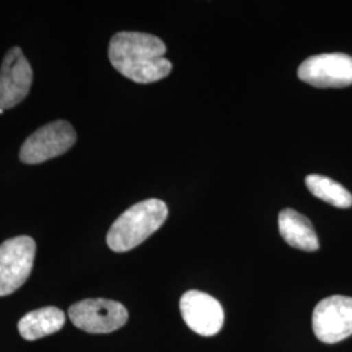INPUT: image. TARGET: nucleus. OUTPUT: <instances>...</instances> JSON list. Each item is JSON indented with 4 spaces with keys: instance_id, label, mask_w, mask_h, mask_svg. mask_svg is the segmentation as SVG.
I'll list each match as a JSON object with an SVG mask.
<instances>
[{
    "instance_id": "obj_1",
    "label": "nucleus",
    "mask_w": 352,
    "mask_h": 352,
    "mask_svg": "<svg viewBox=\"0 0 352 352\" xmlns=\"http://www.w3.org/2000/svg\"><path fill=\"white\" fill-rule=\"evenodd\" d=\"M166 45L161 38L122 32L115 34L109 46V58L113 68L126 78L151 84L164 78L173 69V64L164 58Z\"/></svg>"
},
{
    "instance_id": "obj_2",
    "label": "nucleus",
    "mask_w": 352,
    "mask_h": 352,
    "mask_svg": "<svg viewBox=\"0 0 352 352\" xmlns=\"http://www.w3.org/2000/svg\"><path fill=\"white\" fill-rule=\"evenodd\" d=\"M167 215L168 209L162 200L149 199L135 204L110 227L106 238L107 245L119 253L139 247L161 228Z\"/></svg>"
},
{
    "instance_id": "obj_3",
    "label": "nucleus",
    "mask_w": 352,
    "mask_h": 352,
    "mask_svg": "<svg viewBox=\"0 0 352 352\" xmlns=\"http://www.w3.org/2000/svg\"><path fill=\"white\" fill-rule=\"evenodd\" d=\"M37 245L30 236H16L0 245V296L11 295L30 276Z\"/></svg>"
},
{
    "instance_id": "obj_4",
    "label": "nucleus",
    "mask_w": 352,
    "mask_h": 352,
    "mask_svg": "<svg viewBox=\"0 0 352 352\" xmlns=\"http://www.w3.org/2000/svg\"><path fill=\"white\" fill-rule=\"evenodd\" d=\"M68 316L76 327L91 334H107L124 327L128 311L122 302L85 299L69 307Z\"/></svg>"
},
{
    "instance_id": "obj_5",
    "label": "nucleus",
    "mask_w": 352,
    "mask_h": 352,
    "mask_svg": "<svg viewBox=\"0 0 352 352\" xmlns=\"http://www.w3.org/2000/svg\"><path fill=\"white\" fill-rule=\"evenodd\" d=\"M75 129L65 120H56L37 129L20 149V160L28 164L46 162L69 151L75 145Z\"/></svg>"
},
{
    "instance_id": "obj_6",
    "label": "nucleus",
    "mask_w": 352,
    "mask_h": 352,
    "mask_svg": "<svg viewBox=\"0 0 352 352\" xmlns=\"http://www.w3.org/2000/svg\"><path fill=\"white\" fill-rule=\"evenodd\" d=\"M312 325L315 336L324 343H338L352 336V298L334 295L316 305Z\"/></svg>"
},
{
    "instance_id": "obj_7",
    "label": "nucleus",
    "mask_w": 352,
    "mask_h": 352,
    "mask_svg": "<svg viewBox=\"0 0 352 352\" xmlns=\"http://www.w3.org/2000/svg\"><path fill=\"white\" fill-rule=\"evenodd\" d=\"M299 78L316 88H344L352 84V56L321 54L305 59L298 69Z\"/></svg>"
},
{
    "instance_id": "obj_8",
    "label": "nucleus",
    "mask_w": 352,
    "mask_h": 352,
    "mask_svg": "<svg viewBox=\"0 0 352 352\" xmlns=\"http://www.w3.org/2000/svg\"><path fill=\"white\" fill-rule=\"evenodd\" d=\"M180 312L187 327L202 337L215 336L223 327L225 314L221 302L202 291H187L180 299Z\"/></svg>"
},
{
    "instance_id": "obj_9",
    "label": "nucleus",
    "mask_w": 352,
    "mask_h": 352,
    "mask_svg": "<svg viewBox=\"0 0 352 352\" xmlns=\"http://www.w3.org/2000/svg\"><path fill=\"white\" fill-rule=\"evenodd\" d=\"M33 82V71L20 47L7 52L0 68V109H12L24 101Z\"/></svg>"
},
{
    "instance_id": "obj_10",
    "label": "nucleus",
    "mask_w": 352,
    "mask_h": 352,
    "mask_svg": "<svg viewBox=\"0 0 352 352\" xmlns=\"http://www.w3.org/2000/svg\"><path fill=\"white\" fill-rule=\"evenodd\" d=\"M279 232L294 248L305 252H315L320 248L312 222L294 209H285L279 213Z\"/></svg>"
},
{
    "instance_id": "obj_11",
    "label": "nucleus",
    "mask_w": 352,
    "mask_h": 352,
    "mask_svg": "<svg viewBox=\"0 0 352 352\" xmlns=\"http://www.w3.org/2000/svg\"><path fill=\"white\" fill-rule=\"evenodd\" d=\"M65 324L63 311L56 307H43L26 314L19 321L20 336L26 340H36L59 331Z\"/></svg>"
},
{
    "instance_id": "obj_12",
    "label": "nucleus",
    "mask_w": 352,
    "mask_h": 352,
    "mask_svg": "<svg viewBox=\"0 0 352 352\" xmlns=\"http://www.w3.org/2000/svg\"><path fill=\"white\" fill-rule=\"evenodd\" d=\"M305 184L311 193L322 201L342 209L352 206L351 193L343 186H340L338 182L327 176L317 174L308 175L305 177Z\"/></svg>"
},
{
    "instance_id": "obj_13",
    "label": "nucleus",
    "mask_w": 352,
    "mask_h": 352,
    "mask_svg": "<svg viewBox=\"0 0 352 352\" xmlns=\"http://www.w3.org/2000/svg\"><path fill=\"white\" fill-rule=\"evenodd\" d=\"M3 113H4V109H0V115Z\"/></svg>"
}]
</instances>
